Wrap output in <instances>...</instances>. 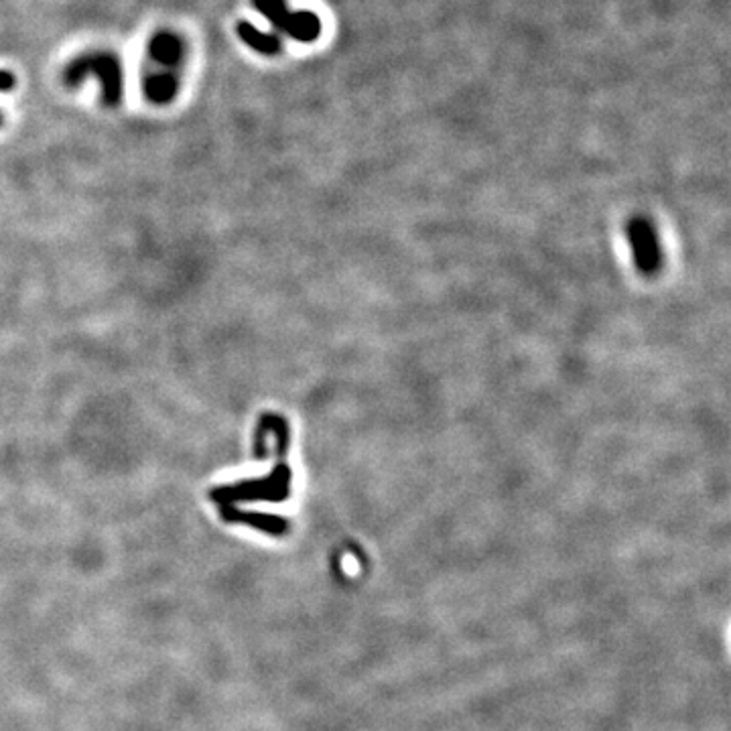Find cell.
<instances>
[{
	"label": "cell",
	"instance_id": "6da1fadb",
	"mask_svg": "<svg viewBox=\"0 0 731 731\" xmlns=\"http://www.w3.org/2000/svg\"><path fill=\"white\" fill-rule=\"evenodd\" d=\"M90 76L100 82L104 106H119L122 100V68L119 57L110 51H92L76 57L63 70V82L70 87L79 86Z\"/></svg>",
	"mask_w": 731,
	"mask_h": 731
},
{
	"label": "cell",
	"instance_id": "7a4b0ae2",
	"mask_svg": "<svg viewBox=\"0 0 731 731\" xmlns=\"http://www.w3.org/2000/svg\"><path fill=\"white\" fill-rule=\"evenodd\" d=\"M254 9L297 41H313L319 33V21L316 14L289 12L284 0H254Z\"/></svg>",
	"mask_w": 731,
	"mask_h": 731
},
{
	"label": "cell",
	"instance_id": "3957f363",
	"mask_svg": "<svg viewBox=\"0 0 731 731\" xmlns=\"http://www.w3.org/2000/svg\"><path fill=\"white\" fill-rule=\"evenodd\" d=\"M149 55L152 62L165 68H177L185 55V43L181 37L173 31H159L151 37L149 41Z\"/></svg>",
	"mask_w": 731,
	"mask_h": 731
},
{
	"label": "cell",
	"instance_id": "277c9868",
	"mask_svg": "<svg viewBox=\"0 0 731 731\" xmlns=\"http://www.w3.org/2000/svg\"><path fill=\"white\" fill-rule=\"evenodd\" d=\"M179 92V79L171 71L151 73L143 79V94L152 104H169Z\"/></svg>",
	"mask_w": 731,
	"mask_h": 731
},
{
	"label": "cell",
	"instance_id": "5b68a950",
	"mask_svg": "<svg viewBox=\"0 0 731 731\" xmlns=\"http://www.w3.org/2000/svg\"><path fill=\"white\" fill-rule=\"evenodd\" d=\"M238 37L242 39L248 47H252L254 51H259L262 55H275L279 53L281 49V41L276 39L275 35H268V33H260L259 29H256L252 23H238Z\"/></svg>",
	"mask_w": 731,
	"mask_h": 731
},
{
	"label": "cell",
	"instance_id": "8992f818",
	"mask_svg": "<svg viewBox=\"0 0 731 731\" xmlns=\"http://www.w3.org/2000/svg\"><path fill=\"white\" fill-rule=\"evenodd\" d=\"M14 87V78L11 71L0 70V92H9ZM0 124H3V114H0Z\"/></svg>",
	"mask_w": 731,
	"mask_h": 731
}]
</instances>
